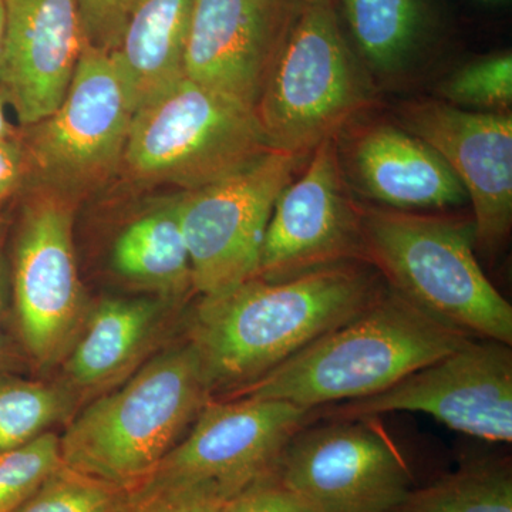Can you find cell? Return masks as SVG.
<instances>
[{
  "label": "cell",
  "mask_w": 512,
  "mask_h": 512,
  "mask_svg": "<svg viewBox=\"0 0 512 512\" xmlns=\"http://www.w3.org/2000/svg\"><path fill=\"white\" fill-rule=\"evenodd\" d=\"M366 262H343L268 282L254 278L201 299L190 342L211 393L238 392L313 340L340 328L387 292Z\"/></svg>",
  "instance_id": "obj_1"
},
{
  "label": "cell",
  "mask_w": 512,
  "mask_h": 512,
  "mask_svg": "<svg viewBox=\"0 0 512 512\" xmlns=\"http://www.w3.org/2000/svg\"><path fill=\"white\" fill-rule=\"evenodd\" d=\"M365 262L390 291L447 328L512 343V308L476 258L473 220L360 204Z\"/></svg>",
  "instance_id": "obj_2"
},
{
  "label": "cell",
  "mask_w": 512,
  "mask_h": 512,
  "mask_svg": "<svg viewBox=\"0 0 512 512\" xmlns=\"http://www.w3.org/2000/svg\"><path fill=\"white\" fill-rule=\"evenodd\" d=\"M471 339L387 289L340 328L228 397L284 400L309 410L375 396Z\"/></svg>",
  "instance_id": "obj_3"
},
{
  "label": "cell",
  "mask_w": 512,
  "mask_h": 512,
  "mask_svg": "<svg viewBox=\"0 0 512 512\" xmlns=\"http://www.w3.org/2000/svg\"><path fill=\"white\" fill-rule=\"evenodd\" d=\"M210 396L194 345L167 350L73 420L60 437L62 461L131 493L180 443Z\"/></svg>",
  "instance_id": "obj_4"
},
{
  "label": "cell",
  "mask_w": 512,
  "mask_h": 512,
  "mask_svg": "<svg viewBox=\"0 0 512 512\" xmlns=\"http://www.w3.org/2000/svg\"><path fill=\"white\" fill-rule=\"evenodd\" d=\"M377 104L375 80L343 32L336 0H303L254 111L268 147L309 156Z\"/></svg>",
  "instance_id": "obj_5"
},
{
  "label": "cell",
  "mask_w": 512,
  "mask_h": 512,
  "mask_svg": "<svg viewBox=\"0 0 512 512\" xmlns=\"http://www.w3.org/2000/svg\"><path fill=\"white\" fill-rule=\"evenodd\" d=\"M268 151L254 111L183 77L134 113L123 158L140 180L190 191Z\"/></svg>",
  "instance_id": "obj_6"
},
{
  "label": "cell",
  "mask_w": 512,
  "mask_h": 512,
  "mask_svg": "<svg viewBox=\"0 0 512 512\" xmlns=\"http://www.w3.org/2000/svg\"><path fill=\"white\" fill-rule=\"evenodd\" d=\"M309 157L271 150L214 183L180 194L192 286L202 298L255 278L275 202Z\"/></svg>",
  "instance_id": "obj_7"
},
{
  "label": "cell",
  "mask_w": 512,
  "mask_h": 512,
  "mask_svg": "<svg viewBox=\"0 0 512 512\" xmlns=\"http://www.w3.org/2000/svg\"><path fill=\"white\" fill-rule=\"evenodd\" d=\"M271 476L311 512H400L412 473L376 417L299 430Z\"/></svg>",
  "instance_id": "obj_8"
},
{
  "label": "cell",
  "mask_w": 512,
  "mask_h": 512,
  "mask_svg": "<svg viewBox=\"0 0 512 512\" xmlns=\"http://www.w3.org/2000/svg\"><path fill=\"white\" fill-rule=\"evenodd\" d=\"M313 412L284 400H208L187 436L138 488H190L227 501L274 471Z\"/></svg>",
  "instance_id": "obj_9"
},
{
  "label": "cell",
  "mask_w": 512,
  "mask_h": 512,
  "mask_svg": "<svg viewBox=\"0 0 512 512\" xmlns=\"http://www.w3.org/2000/svg\"><path fill=\"white\" fill-rule=\"evenodd\" d=\"M394 412L429 414L458 433L491 443H511L510 345L468 339L384 392L342 403L330 409L328 416L357 419Z\"/></svg>",
  "instance_id": "obj_10"
},
{
  "label": "cell",
  "mask_w": 512,
  "mask_h": 512,
  "mask_svg": "<svg viewBox=\"0 0 512 512\" xmlns=\"http://www.w3.org/2000/svg\"><path fill=\"white\" fill-rule=\"evenodd\" d=\"M13 293L23 345L42 367L66 359L87 319L72 208L57 194L26 205L16 241Z\"/></svg>",
  "instance_id": "obj_11"
},
{
  "label": "cell",
  "mask_w": 512,
  "mask_h": 512,
  "mask_svg": "<svg viewBox=\"0 0 512 512\" xmlns=\"http://www.w3.org/2000/svg\"><path fill=\"white\" fill-rule=\"evenodd\" d=\"M340 167L335 137L279 194L255 278L278 282L343 262H365L359 201Z\"/></svg>",
  "instance_id": "obj_12"
},
{
  "label": "cell",
  "mask_w": 512,
  "mask_h": 512,
  "mask_svg": "<svg viewBox=\"0 0 512 512\" xmlns=\"http://www.w3.org/2000/svg\"><path fill=\"white\" fill-rule=\"evenodd\" d=\"M133 116L110 53L86 46L62 103L32 126L30 157L49 184L86 187L123 158Z\"/></svg>",
  "instance_id": "obj_13"
},
{
  "label": "cell",
  "mask_w": 512,
  "mask_h": 512,
  "mask_svg": "<svg viewBox=\"0 0 512 512\" xmlns=\"http://www.w3.org/2000/svg\"><path fill=\"white\" fill-rule=\"evenodd\" d=\"M396 123L433 148L473 207L476 245L494 252L512 225V116L458 109L443 100H407Z\"/></svg>",
  "instance_id": "obj_14"
},
{
  "label": "cell",
  "mask_w": 512,
  "mask_h": 512,
  "mask_svg": "<svg viewBox=\"0 0 512 512\" xmlns=\"http://www.w3.org/2000/svg\"><path fill=\"white\" fill-rule=\"evenodd\" d=\"M302 5L303 0H195L184 77L255 111Z\"/></svg>",
  "instance_id": "obj_15"
},
{
  "label": "cell",
  "mask_w": 512,
  "mask_h": 512,
  "mask_svg": "<svg viewBox=\"0 0 512 512\" xmlns=\"http://www.w3.org/2000/svg\"><path fill=\"white\" fill-rule=\"evenodd\" d=\"M335 140L350 190L373 205L419 212L468 202L446 161L396 121L366 114L340 130Z\"/></svg>",
  "instance_id": "obj_16"
},
{
  "label": "cell",
  "mask_w": 512,
  "mask_h": 512,
  "mask_svg": "<svg viewBox=\"0 0 512 512\" xmlns=\"http://www.w3.org/2000/svg\"><path fill=\"white\" fill-rule=\"evenodd\" d=\"M0 92L23 126L62 103L84 47L79 0H3Z\"/></svg>",
  "instance_id": "obj_17"
},
{
  "label": "cell",
  "mask_w": 512,
  "mask_h": 512,
  "mask_svg": "<svg viewBox=\"0 0 512 512\" xmlns=\"http://www.w3.org/2000/svg\"><path fill=\"white\" fill-rule=\"evenodd\" d=\"M195 0H136L110 56L134 113L184 77Z\"/></svg>",
  "instance_id": "obj_18"
},
{
  "label": "cell",
  "mask_w": 512,
  "mask_h": 512,
  "mask_svg": "<svg viewBox=\"0 0 512 512\" xmlns=\"http://www.w3.org/2000/svg\"><path fill=\"white\" fill-rule=\"evenodd\" d=\"M163 320L154 299H106L84 323L70 349L66 372L76 389L100 392L119 382L150 348Z\"/></svg>",
  "instance_id": "obj_19"
},
{
  "label": "cell",
  "mask_w": 512,
  "mask_h": 512,
  "mask_svg": "<svg viewBox=\"0 0 512 512\" xmlns=\"http://www.w3.org/2000/svg\"><path fill=\"white\" fill-rule=\"evenodd\" d=\"M338 6L350 45L380 79L409 69L439 28L436 0H338Z\"/></svg>",
  "instance_id": "obj_20"
},
{
  "label": "cell",
  "mask_w": 512,
  "mask_h": 512,
  "mask_svg": "<svg viewBox=\"0 0 512 512\" xmlns=\"http://www.w3.org/2000/svg\"><path fill=\"white\" fill-rule=\"evenodd\" d=\"M114 271L168 296L194 289L190 252L180 218V195L147 212L120 232L111 252Z\"/></svg>",
  "instance_id": "obj_21"
},
{
  "label": "cell",
  "mask_w": 512,
  "mask_h": 512,
  "mask_svg": "<svg viewBox=\"0 0 512 512\" xmlns=\"http://www.w3.org/2000/svg\"><path fill=\"white\" fill-rule=\"evenodd\" d=\"M72 406V394L63 387L0 379V454L32 443L66 419Z\"/></svg>",
  "instance_id": "obj_22"
},
{
  "label": "cell",
  "mask_w": 512,
  "mask_h": 512,
  "mask_svg": "<svg viewBox=\"0 0 512 512\" xmlns=\"http://www.w3.org/2000/svg\"><path fill=\"white\" fill-rule=\"evenodd\" d=\"M437 93L458 109L507 113L512 103L511 52L464 64L440 83Z\"/></svg>",
  "instance_id": "obj_23"
},
{
  "label": "cell",
  "mask_w": 512,
  "mask_h": 512,
  "mask_svg": "<svg viewBox=\"0 0 512 512\" xmlns=\"http://www.w3.org/2000/svg\"><path fill=\"white\" fill-rule=\"evenodd\" d=\"M130 491L62 463L18 512H121Z\"/></svg>",
  "instance_id": "obj_24"
},
{
  "label": "cell",
  "mask_w": 512,
  "mask_h": 512,
  "mask_svg": "<svg viewBox=\"0 0 512 512\" xmlns=\"http://www.w3.org/2000/svg\"><path fill=\"white\" fill-rule=\"evenodd\" d=\"M62 463L60 437L52 431L0 454V512H18Z\"/></svg>",
  "instance_id": "obj_25"
},
{
  "label": "cell",
  "mask_w": 512,
  "mask_h": 512,
  "mask_svg": "<svg viewBox=\"0 0 512 512\" xmlns=\"http://www.w3.org/2000/svg\"><path fill=\"white\" fill-rule=\"evenodd\" d=\"M220 498L190 488H137L121 512H221Z\"/></svg>",
  "instance_id": "obj_26"
},
{
  "label": "cell",
  "mask_w": 512,
  "mask_h": 512,
  "mask_svg": "<svg viewBox=\"0 0 512 512\" xmlns=\"http://www.w3.org/2000/svg\"><path fill=\"white\" fill-rule=\"evenodd\" d=\"M136 0H79L86 45L111 52Z\"/></svg>",
  "instance_id": "obj_27"
},
{
  "label": "cell",
  "mask_w": 512,
  "mask_h": 512,
  "mask_svg": "<svg viewBox=\"0 0 512 512\" xmlns=\"http://www.w3.org/2000/svg\"><path fill=\"white\" fill-rule=\"evenodd\" d=\"M221 512H311L269 474L228 498Z\"/></svg>",
  "instance_id": "obj_28"
},
{
  "label": "cell",
  "mask_w": 512,
  "mask_h": 512,
  "mask_svg": "<svg viewBox=\"0 0 512 512\" xmlns=\"http://www.w3.org/2000/svg\"><path fill=\"white\" fill-rule=\"evenodd\" d=\"M400 512H461L454 500L447 477L424 488L414 491L409 503Z\"/></svg>",
  "instance_id": "obj_29"
},
{
  "label": "cell",
  "mask_w": 512,
  "mask_h": 512,
  "mask_svg": "<svg viewBox=\"0 0 512 512\" xmlns=\"http://www.w3.org/2000/svg\"><path fill=\"white\" fill-rule=\"evenodd\" d=\"M25 157L16 138L0 141V204L20 181Z\"/></svg>",
  "instance_id": "obj_30"
},
{
  "label": "cell",
  "mask_w": 512,
  "mask_h": 512,
  "mask_svg": "<svg viewBox=\"0 0 512 512\" xmlns=\"http://www.w3.org/2000/svg\"><path fill=\"white\" fill-rule=\"evenodd\" d=\"M6 296H8V268L0 249V369L5 362V339H3V313H5Z\"/></svg>",
  "instance_id": "obj_31"
},
{
  "label": "cell",
  "mask_w": 512,
  "mask_h": 512,
  "mask_svg": "<svg viewBox=\"0 0 512 512\" xmlns=\"http://www.w3.org/2000/svg\"><path fill=\"white\" fill-rule=\"evenodd\" d=\"M6 104H8V101H6L3 93L0 92V141L15 138L13 136V128L8 120V114H6Z\"/></svg>",
  "instance_id": "obj_32"
},
{
  "label": "cell",
  "mask_w": 512,
  "mask_h": 512,
  "mask_svg": "<svg viewBox=\"0 0 512 512\" xmlns=\"http://www.w3.org/2000/svg\"><path fill=\"white\" fill-rule=\"evenodd\" d=\"M3 30H5V5L0 0V47H2Z\"/></svg>",
  "instance_id": "obj_33"
},
{
  "label": "cell",
  "mask_w": 512,
  "mask_h": 512,
  "mask_svg": "<svg viewBox=\"0 0 512 512\" xmlns=\"http://www.w3.org/2000/svg\"><path fill=\"white\" fill-rule=\"evenodd\" d=\"M484 3H491V5H495V3H503L507 2V0H481Z\"/></svg>",
  "instance_id": "obj_34"
}]
</instances>
